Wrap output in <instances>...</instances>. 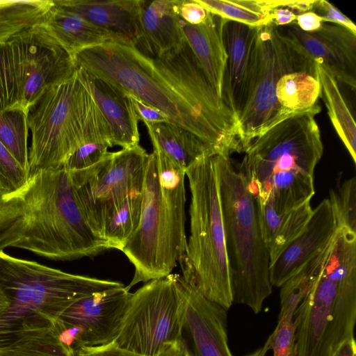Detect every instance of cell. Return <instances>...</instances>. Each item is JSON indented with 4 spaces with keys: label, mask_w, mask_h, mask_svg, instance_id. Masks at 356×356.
I'll use <instances>...</instances> for the list:
<instances>
[{
    "label": "cell",
    "mask_w": 356,
    "mask_h": 356,
    "mask_svg": "<svg viewBox=\"0 0 356 356\" xmlns=\"http://www.w3.org/2000/svg\"><path fill=\"white\" fill-rule=\"evenodd\" d=\"M257 206L261 234L269 253L270 266L303 232L313 209L310 202L282 213L277 212L268 202Z\"/></svg>",
    "instance_id": "obj_24"
},
{
    "label": "cell",
    "mask_w": 356,
    "mask_h": 356,
    "mask_svg": "<svg viewBox=\"0 0 356 356\" xmlns=\"http://www.w3.org/2000/svg\"><path fill=\"white\" fill-rule=\"evenodd\" d=\"M311 11L321 17L324 22L341 26L356 35L355 24L331 3L325 0H314Z\"/></svg>",
    "instance_id": "obj_38"
},
{
    "label": "cell",
    "mask_w": 356,
    "mask_h": 356,
    "mask_svg": "<svg viewBox=\"0 0 356 356\" xmlns=\"http://www.w3.org/2000/svg\"><path fill=\"white\" fill-rule=\"evenodd\" d=\"M158 356H192L183 338L169 344Z\"/></svg>",
    "instance_id": "obj_44"
},
{
    "label": "cell",
    "mask_w": 356,
    "mask_h": 356,
    "mask_svg": "<svg viewBox=\"0 0 356 356\" xmlns=\"http://www.w3.org/2000/svg\"><path fill=\"white\" fill-rule=\"evenodd\" d=\"M294 72L316 76L315 63L300 52L278 26L270 22L257 27L252 48L247 100L238 118L243 152L258 136L297 113L283 108L275 94L279 79Z\"/></svg>",
    "instance_id": "obj_8"
},
{
    "label": "cell",
    "mask_w": 356,
    "mask_h": 356,
    "mask_svg": "<svg viewBox=\"0 0 356 356\" xmlns=\"http://www.w3.org/2000/svg\"><path fill=\"white\" fill-rule=\"evenodd\" d=\"M145 126L152 146L157 147L184 171L201 156L216 154L196 135L170 122Z\"/></svg>",
    "instance_id": "obj_25"
},
{
    "label": "cell",
    "mask_w": 356,
    "mask_h": 356,
    "mask_svg": "<svg viewBox=\"0 0 356 356\" xmlns=\"http://www.w3.org/2000/svg\"><path fill=\"white\" fill-rule=\"evenodd\" d=\"M109 147V145L102 141H86L67 159L63 168L76 171L89 168L106 156Z\"/></svg>",
    "instance_id": "obj_37"
},
{
    "label": "cell",
    "mask_w": 356,
    "mask_h": 356,
    "mask_svg": "<svg viewBox=\"0 0 356 356\" xmlns=\"http://www.w3.org/2000/svg\"><path fill=\"white\" fill-rule=\"evenodd\" d=\"M270 20L277 26H284L296 23L297 15L290 9L278 7L270 10Z\"/></svg>",
    "instance_id": "obj_43"
},
{
    "label": "cell",
    "mask_w": 356,
    "mask_h": 356,
    "mask_svg": "<svg viewBox=\"0 0 356 356\" xmlns=\"http://www.w3.org/2000/svg\"><path fill=\"white\" fill-rule=\"evenodd\" d=\"M124 286L117 281L68 273L0 251V286L10 301L8 310L35 314L54 325L79 300Z\"/></svg>",
    "instance_id": "obj_10"
},
{
    "label": "cell",
    "mask_w": 356,
    "mask_h": 356,
    "mask_svg": "<svg viewBox=\"0 0 356 356\" xmlns=\"http://www.w3.org/2000/svg\"><path fill=\"white\" fill-rule=\"evenodd\" d=\"M305 57L323 66L337 81L356 88V35L341 26L323 23L314 32L302 31L296 23L278 26Z\"/></svg>",
    "instance_id": "obj_15"
},
{
    "label": "cell",
    "mask_w": 356,
    "mask_h": 356,
    "mask_svg": "<svg viewBox=\"0 0 356 356\" xmlns=\"http://www.w3.org/2000/svg\"><path fill=\"white\" fill-rule=\"evenodd\" d=\"M293 314H279L277 325L262 346L273 356H296Z\"/></svg>",
    "instance_id": "obj_35"
},
{
    "label": "cell",
    "mask_w": 356,
    "mask_h": 356,
    "mask_svg": "<svg viewBox=\"0 0 356 356\" xmlns=\"http://www.w3.org/2000/svg\"><path fill=\"white\" fill-rule=\"evenodd\" d=\"M210 13L226 20L253 27L271 22L270 10L277 8L278 1L261 0H195Z\"/></svg>",
    "instance_id": "obj_30"
},
{
    "label": "cell",
    "mask_w": 356,
    "mask_h": 356,
    "mask_svg": "<svg viewBox=\"0 0 356 356\" xmlns=\"http://www.w3.org/2000/svg\"><path fill=\"white\" fill-rule=\"evenodd\" d=\"M257 27L226 20L223 39L227 55L223 100L237 120L247 100L251 54Z\"/></svg>",
    "instance_id": "obj_19"
},
{
    "label": "cell",
    "mask_w": 356,
    "mask_h": 356,
    "mask_svg": "<svg viewBox=\"0 0 356 356\" xmlns=\"http://www.w3.org/2000/svg\"><path fill=\"white\" fill-rule=\"evenodd\" d=\"M316 77L321 85V95L327 109L332 124L356 163V124L342 95L337 81L321 65L315 63Z\"/></svg>",
    "instance_id": "obj_27"
},
{
    "label": "cell",
    "mask_w": 356,
    "mask_h": 356,
    "mask_svg": "<svg viewBox=\"0 0 356 356\" xmlns=\"http://www.w3.org/2000/svg\"><path fill=\"white\" fill-rule=\"evenodd\" d=\"M216 154L201 156L185 171L191 192L190 235L179 263L184 279L228 310L233 304L232 281Z\"/></svg>",
    "instance_id": "obj_5"
},
{
    "label": "cell",
    "mask_w": 356,
    "mask_h": 356,
    "mask_svg": "<svg viewBox=\"0 0 356 356\" xmlns=\"http://www.w3.org/2000/svg\"><path fill=\"white\" fill-rule=\"evenodd\" d=\"M76 356H138L122 349L113 342L95 347H83L76 351Z\"/></svg>",
    "instance_id": "obj_41"
},
{
    "label": "cell",
    "mask_w": 356,
    "mask_h": 356,
    "mask_svg": "<svg viewBox=\"0 0 356 356\" xmlns=\"http://www.w3.org/2000/svg\"><path fill=\"white\" fill-rule=\"evenodd\" d=\"M132 103L136 117L145 125L170 122L168 118L159 108L147 104L138 98L129 95Z\"/></svg>",
    "instance_id": "obj_39"
},
{
    "label": "cell",
    "mask_w": 356,
    "mask_h": 356,
    "mask_svg": "<svg viewBox=\"0 0 356 356\" xmlns=\"http://www.w3.org/2000/svg\"><path fill=\"white\" fill-rule=\"evenodd\" d=\"M332 242V241H331ZM331 243L310 259L281 286V314H292L308 295L320 275L329 254Z\"/></svg>",
    "instance_id": "obj_31"
},
{
    "label": "cell",
    "mask_w": 356,
    "mask_h": 356,
    "mask_svg": "<svg viewBox=\"0 0 356 356\" xmlns=\"http://www.w3.org/2000/svg\"><path fill=\"white\" fill-rule=\"evenodd\" d=\"M225 21L210 13L206 20L197 25H191L181 20V31L186 43L217 95L222 99L227 60L223 39Z\"/></svg>",
    "instance_id": "obj_22"
},
{
    "label": "cell",
    "mask_w": 356,
    "mask_h": 356,
    "mask_svg": "<svg viewBox=\"0 0 356 356\" xmlns=\"http://www.w3.org/2000/svg\"><path fill=\"white\" fill-rule=\"evenodd\" d=\"M275 94L283 108L298 113L316 104L321 95V85L316 76L305 72H294L279 79Z\"/></svg>",
    "instance_id": "obj_29"
},
{
    "label": "cell",
    "mask_w": 356,
    "mask_h": 356,
    "mask_svg": "<svg viewBox=\"0 0 356 356\" xmlns=\"http://www.w3.org/2000/svg\"><path fill=\"white\" fill-rule=\"evenodd\" d=\"M355 321L356 273L322 270L294 312L296 356H332Z\"/></svg>",
    "instance_id": "obj_11"
},
{
    "label": "cell",
    "mask_w": 356,
    "mask_h": 356,
    "mask_svg": "<svg viewBox=\"0 0 356 356\" xmlns=\"http://www.w3.org/2000/svg\"><path fill=\"white\" fill-rule=\"evenodd\" d=\"M28 114L20 109L0 113V142L22 167L30 172Z\"/></svg>",
    "instance_id": "obj_33"
},
{
    "label": "cell",
    "mask_w": 356,
    "mask_h": 356,
    "mask_svg": "<svg viewBox=\"0 0 356 356\" xmlns=\"http://www.w3.org/2000/svg\"><path fill=\"white\" fill-rule=\"evenodd\" d=\"M181 0H142L136 46L145 54L161 57L186 42L179 15Z\"/></svg>",
    "instance_id": "obj_20"
},
{
    "label": "cell",
    "mask_w": 356,
    "mask_h": 356,
    "mask_svg": "<svg viewBox=\"0 0 356 356\" xmlns=\"http://www.w3.org/2000/svg\"><path fill=\"white\" fill-rule=\"evenodd\" d=\"M337 229L329 199H324L313 209L312 215L303 232L270 266L271 285L281 287L331 243Z\"/></svg>",
    "instance_id": "obj_17"
},
{
    "label": "cell",
    "mask_w": 356,
    "mask_h": 356,
    "mask_svg": "<svg viewBox=\"0 0 356 356\" xmlns=\"http://www.w3.org/2000/svg\"><path fill=\"white\" fill-rule=\"evenodd\" d=\"M131 294L124 286L92 293L74 302L55 325L62 342L75 353L83 347L113 343Z\"/></svg>",
    "instance_id": "obj_14"
},
{
    "label": "cell",
    "mask_w": 356,
    "mask_h": 356,
    "mask_svg": "<svg viewBox=\"0 0 356 356\" xmlns=\"http://www.w3.org/2000/svg\"><path fill=\"white\" fill-rule=\"evenodd\" d=\"M75 65L128 95L161 111L170 123L188 130L216 154L243 152L238 120L218 97L185 42L161 57L136 46L110 42L73 56Z\"/></svg>",
    "instance_id": "obj_1"
},
{
    "label": "cell",
    "mask_w": 356,
    "mask_h": 356,
    "mask_svg": "<svg viewBox=\"0 0 356 356\" xmlns=\"http://www.w3.org/2000/svg\"><path fill=\"white\" fill-rule=\"evenodd\" d=\"M142 0H53L116 36L122 42L136 45L138 39Z\"/></svg>",
    "instance_id": "obj_21"
},
{
    "label": "cell",
    "mask_w": 356,
    "mask_h": 356,
    "mask_svg": "<svg viewBox=\"0 0 356 356\" xmlns=\"http://www.w3.org/2000/svg\"><path fill=\"white\" fill-rule=\"evenodd\" d=\"M11 247L58 261L111 249L87 222L64 168L30 172L19 189L0 197V251Z\"/></svg>",
    "instance_id": "obj_2"
},
{
    "label": "cell",
    "mask_w": 356,
    "mask_h": 356,
    "mask_svg": "<svg viewBox=\"0 0 356 356\" xmlns=\"http://www.w3.org/2000/svg\"><path fill=\"white\" fill-rule=\"evenodd\" d=\"M266 353V351L264 349L263 347L256 350L252 353L246 356H264Z\"/></svg>",
    "instance_id": "obj_46"
},
{
    "label": "cell",
    "mask_w": 356,
    "mask_h": 356,
    "mask_svg": "<svg viewBox=\"0 0 356 356\" xmlns=\"http://www.w3.org/2000/svg\"><path fill=\"white\" fill-rule=\"evenodd\" d=\"M332 356H356V343L354 337L343 341Z\"/></svg>",
    "instance_id": "obj_45"
},
{
    "label": "cell",
    "mask_w": 356,
    "mask_h": 356,
    "mask_svg": "<svg viewBox=\"0 0 356 356\" xmlns=\"http://www.w3.org/2000/svg\"><path fill=\"white\" fill-rule=\"evenodd\" d=\"M76 71L74 59L43 25L25 29L0 43V113H29L50 88Z\"/></svg>",
    "instance_id": "obj_7"
},
{
    "label": "cell",
    "mask_w": 356,
    "mask_h": 356,
    "mask_svg": "<svg viewBox=\"0 0 356 356\" xmlns=\"http://www.w3.org/2000/svg\"><path fill=\"white\" fill-rule=\"evenodd\" d=\"M76 74L106 120L113 146L127 148L139 145L138 120L129 95L81 68L76 67Z\"/></svg>",
    "instance_id": "obj_18"
},
{
    "label": "cell",
    "mask_w": 356,
    "mask_h": 356,
    "mask_svg": "<svg viewBox=\"0 0 356 356\" xmlns=\"http://www.w3.org/2000/svg\"><path fill=\"white\" fill-rule=\"evenodd\" d=\"M220 195L232 273L233 303L261 312L272 293L270 257L263 240L258 206L243 174L229 156L216 154Z\"/></svg>",
    "instance_id": "obj_6"
},
{
    "label": "cell",
    "mask_w": 356,
    "mask_h": 356,
    "mask_svg": "<svg viewBox=\"0 0 356 356\" xmlns=\"http://www.w3.org/2000/svg\"><path fill=\"white\" fill-rule=\"evenodd\" d=\"M177 274L149 281L132 293L113 341L138 356H158L182 339L183 301Z\"/></svg>",
    "instance_id": "obj_12"
},
{
    "label": "cell",
    "mask_w": 356,
    "mask_h": 356,
    "mask_svg": "<svg viewBox=\"0 0 356 356\" xmlns=\"http://www.w3.org/2000/svg\"><path fill=\"white\" fill-rule=\"evenodd\" d=\"M92 99L76 71L70 79L48 89L30 109V172L62 169L83 143Z\"/></svg>",
    "instance_id": "obj_9"
},
{
    "label": "cell",
    "mask_w": 356,
    "mask_h": 356,
    "mask_svg": "<svg viewBox=\"0 0 356 356\" xmlns=\"http://www.w3.org/2000/svg\"><path fill=\"white\" fill-rule=\"evenodd\" d=\"M29 175L0 142V197L19 189Z\"/></svg>",
    "instance_id": "obj_36"
},
{
    "label": "cell",
    "mask_w": 356,
    "mask_h": 356,
    "mask_svg": "<svg viewBox=\"0 0 356 356\" xmlns=\"http://www.w3.org/2000/svg\"><path fill=\"white\" fill-rule=\"evenodd\" d=\"M43 25L72 57L90 47L110 42H121L81 15L53 5Z\"/></svg>",
    "instance_id": "obj_23"
},
{
    "label": "cell",
    "mask_w": 356,
    "mask_h": 356,
    "mask_svg": "<svg viewBox=\"0 0 356 356\" xmlns=\"http://www.w3.org/2000/svg\"><path fill=\"white\" fill-rule=\"evenodd\" d=\"M0 356H76V353L62 342L54 324L42 322L2 340Z\"/></svg>",
    "instance_id": "obj_26"
},
{
    "label": "cell",
    "mask_w": 356,
    "mask_h": 356,
    "mask_svg": "<svg viewBox=\"0 0 356 356\" xmlns=\"http://www.w3.org/2000/svg\"><path fill=\"white\" fill-rule=\"evenodd\" d=\"M145 169L139 225L122 252L134 268L126 288L170 275L185 254V171L153 146Z\"/></svg>",
    "instance_id": "obj_4"
},
{
    "label": "cell",
    "mask_w": 356,
    "mask_h": 356,
    "mask_svg": "<svg viewBox=\"0 0 356 356\" xmlns=\"http://www.w3.org/2000/svg\"><path fill=\"white\" fill-rule=\"evenodd\" d=\"M53 0L3 1L0 3V43L31 27L44 24Z\"/></svg>",
    "instance_id": "obj_28"
},
{
    "label": "cell",
    "mask_w": 356,
    "mask_h": 356,
    "mask_svg": "<svg viewBox=\"0 0 356 356\" xmlns=\"http://www.w3.org/2000/svg\"><path fill=\"white\" fill-rule=\"evenodd\" d=\"M296 23L305 32H314L319 30L325 22L315 13L307 11L297 15Z\"/></svg>",
    "instance_id": "obj_42"
},
{
    "label": "cell",
    "mask_w": 356,
    "mask_h": 356,
    "mask_svg": "<svg viewBox=\"0 0 356 356\" xmlns=\"http://www.w3.org/2000/svg\"><path fill=\"white\" fill-rule=\"evenodd\" d=\"M316 104L277 124L245 150L240 171L257 204L282 213L310 202L314 172L323 153Z\"/></svg>",
    "instance_id": "obj_3"
},
{
    "label": "cell",
    "mask_w": 356,
    "mask_h": 356,
    "mask_svg": "<svg viewBox=\"0 0 356 356\" xmlns=\"http://www.w3.org/2000/svg\"><path fill=\"white\" fill-rule=\"evenodd\" d=\"M209 12L195 0H181L179 15L181 19L191 25H197L204 22Z\"/></svg>",
    "instance_id": "obj_40"
},
{
    "label": "cell",
    "mask_w": 356,
    "mask_h": 356,
    "mask_svg": "<svg viewBox=\"0 0 356 356\" xmlns=\"http://www.w3.org/2000/svg\"><path fill=\"white\" fill-rule=\"evenodd\" d=\"M142 193L127 197L108 219L103 238L111 249L122 251L125 243L136 230L141 216Z\"/></svg>",
    "instance_id": "obj_32"
},
{
    "label": "cell",
    "mask_w": 356,
    "mask_h": 356,
    "mask_svg": "<svg viewBox=\"0 0 356 356\" xmlns=\"http://www.w3.org/2000/svg\"><path fill=\"white\" fill-rule=\"evenodd\" d=\"M329 201L337 228L345 227L356 232V178L338 181L336 189L330 193Z\"/></svg>",
    "instance_id": "obj_34"
},
{
    "label": "cell",
    "mask_w": 356,
    "mask_h": 356,
    "mask_svg": "<svg viewBox=\"0 0 356 356\" xmlns=\"http://www.w3.org/2000/svg\"><path fill=\"white\" fill-rule=\"evenodd\" d=\"M177 284L183 301L184 330L193 343L192 356H233L228 345L227 310L179 275Z\"/></svg>",
    "instance_id": "obj_16"
},
{
    "label": "cell",
    "mask_w": 356,
    "mask_h": 356,
    "mask_svg": "<svg viewBox=\"0 0 356 356\" xmlns=\"http://www.w3.org/2000/svg\"><path fill=\"white\" fill-rule=\"evenodd\" d=\"M148 155L137 145L109 152L89 168L68 171L80 208L99 237L104 238L106 225L121 202L130 195L142 193Z\"/></svg>",
    "instance_id": "obj_13"
}]
</instances>
